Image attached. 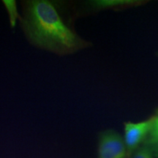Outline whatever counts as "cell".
<instances>
[{
    "instance_id": "cell-4",
    "label": "cell",
    "mask_w": 158,
    "mask_h": 158,
    "mask_svg": "<svg viewBox=\"0 0 158 158\" xmlns=\"http://www.w3.org/2000/svg\"><path fill=\"white\" fill-rule=\"evenodd\" d=\"M133 4H135V1H131V0H98V1L92 2L91 5L93 7L94 9L101 10L122 7V6L133 5Z\"/></svg>"
},
{
    "instance_id": "cell-2",
    "label": "cell",
    "mask_w": 158,
    "mask_h": 158,
    "mask_svg": "<svg viewBox=\"0 0 158 158\" xmlns=\"http://www.w3.org/2000/svg\"><path fill=\"white\" fill-rule=\"evenodd\" d=\"M127 150L124 140L116 132L108 130L100 135L98 158H125Z\"/></svg>"
},
{
    "instance_id": "cell-6",
    "label": "cell",
    "mask_w": 158,
    "mask_h": 158,
    "mask_svg": "<svg viewBox=\"0 0 158 158\" xmlns=\"http://www.w3.org/2000/svg\"><path fill=\"white\" fill-rule=\"evenodd\" d=\"M133 158H155V156L151 149L147 147H143L136 150Z\"/></svg>"
},
{
    "instance_id": "cell-1",
    "label": "cell",
    "mask_w": 158,
    "mask_h": 158,
    "mask_svg": "<svg viewBox=\"0 0 158 158\" xmlns=\"http://www.w3.org/2000/svg\"><path fill=\"white\" fill-rule=\"evenodd\" d=\"M21 22L27 37L38 48L65 55L87 46V43L69 27L51 2H27Z\"/></svg>"
},
{
    "instance_id": "cell-7",
    "label": "cell",
    "mask_w": 158,
    "mask_h": 158,
    "mask_svg": "<svg viewBox=\"0 0 158 158\" xmlns=\"http://www.w3.org/2000/svg\"><path fill=\"white\" fill-rule=\"evenodd\" d=\"M149 141L150 143L155 144H158V115L155 116L154 118V122L152 124V127L149 133Z\"/></svg>"
},
{
    "instance_id": "cell-5",
    "label": "cell",
    "mask_w": 158,
    "mask_h": 158,
    "mask_svg": "<svg viewBox=\"0 0 158 158\" xmlns=\"http://www.w3.org/2000/svg\"><path fill=\"white\" fill-rule=\"evenodd\" d=\"M5 5L6 6V8L8 12L10 15V20L12 26H14L15 24V21L18 18H19V13L16 8V5L14 1H4L3 2Z\"/></svg>"
},
{
    "instance_id": "cell-3",
    "label": "cell",
    "mask_w": 158,
    "mask_h": 158,
    "mask_svg": "<svg viewBox=\"0 0 158 158\" xmlns=\"http://www.w3.org/2000/svg\"><path fill=\"white\" fill-rule=\"evenodd\" d=\"M153 117L140 122H126L124 124V143L128 151L135 150L149 135L154 122Z\"/></svg>"
},
{
    "instance_id": "cell-8",
    "label": "cell",
    "mask_w": 158,
    "mask_h": 158,
    "mask_svg": "<svg viewBox=\"0 0 158 158\" xmlns=\"http://www.w3.org/2000/svg\"><path fill=\"white\" fill-rule=\"evenodd\" d=\"M152 152L154 156H155V157L158 158V144H157V145L153 148Z\"/></svg>"
}]
</instances>
